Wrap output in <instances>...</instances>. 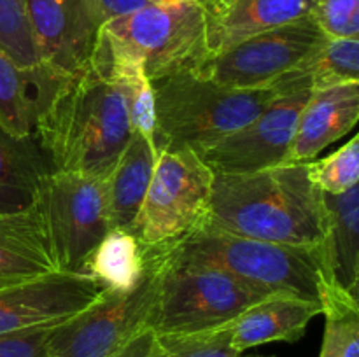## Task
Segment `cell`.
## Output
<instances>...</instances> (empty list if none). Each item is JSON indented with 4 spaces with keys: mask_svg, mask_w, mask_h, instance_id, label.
Returning a JSON list of instances; mask_svg holds the SVG:
<instances>
[{
    "mask_svg": "<svg viewBox=\"0 0 359 357\" xmlns=\"http://www.w3.org/2000/svg\"><path fill=\"white\" fill-rule=\"evenodd\" d=\"M325 37L312 16L302 18L245 38L219 55L207 56L198 72L228 88H270L321 44Z\"/></svg>",
    "mask_w": 359,
    "mask_h": 357,
    "instance_id": "11",
    "label": "cell"
},
{
    "mask_svg": "<svg viewBox=\"0 0 359 357\" xmlns=\"http://www.w3.org/2000/svg\"><path fill=\"white\" fill-rule=\"evenodd\" d=\"M318 0H200L209 56L249 37L311 16Z\"/></svg>",
    "mask_w": 359,
    "mask_h": 357,
    "instance_id": "14",
    "label": "cell"
},
{
    "mask_svg": "<svg viewBox=\"0 0 359 357\" xmlns=\"http://www.w3.org/2000/svg\"><path fill=\"white\" fill-rule=\"evenodd\" d=\"M60 272L39 202L0 214V279L30 280Z\"/></svg>",
    "mask_w": 359,
    "mask_h": 357,
    "instance_id": "16",
    "label": "cell"
},
{
    "mask_svg": "<svg viewBox=\"0 0 359 357\" xmlns=\"http://www.w3.org/2000/svg\"><path fill=\"white\" fill-rule=\"evenodd\" d=\"M149 248L130 230H109L88 255L83 273L105 290L128 293L146 275Z\"/></svg>",
    "mask_w": 359,
    "mask_h": 357,
    "instance_id": "20",
    "label": "cell"
},
{
    "mask_svg": "<svg viewBox=\"0 0 359 357\" xmlns=\"http://www.w3.org/2000/svg\"><path fill=\"white\" fill-rule=\"evenodd\" d=\"M311 93L277 94L276 100L248 125L195 153L212 174H252L283 164L293 140L298 114Z\"/></svg>",
    "mask_w": 359,
    "mask_h": 357,
    "instance_id": "12",
    "label": "cell"
},
{
    "mask_svg": "<svg viewBox=\"0 0 359 357\" xmlns=\"http://www.w3.org/2000/svg\"><path fill=\"white\" fill-rule=\"evenodd\" d=\"M160 357H238L231 346L230 326L195 335H156Z\"/></svg>",
    "mask_w": 359,
    "mask_h": 357,
    "instance_id": "28",
    "label": "cell"
},
{
    "mask_svg": "<svg viewBox=\"0 0 359 357\" xmlns=\"http://www.w3.org/2000/svg\"><path fill=\"white\" fill-rule=\"evenodd\" d=\"M102 35L116 51L144 63L151 80L198 70L207 59L205 13L198 0L153 6L105 21Z\"/></svg>",
    "mask_w": 359,
    "mask_h": 357,
    "instance_id": "5",
    "label": "cell"
},
{
    "mask_svg": "<svg viewBox=\"0 0 359 357\" xmlns=\"http://www.w3.org/2000/svg\"><path fill=\"white\" fill-rule=\"evenodd\" d=\"M325 336L319 357H359L358 298L340 284H332L321 296Z\"/></svg>",
    "mask_w": 359,
    "mask_h": 357,
    "instance_id": "24",
    "label": "cell"
},
{
    "mask_svg": "<svg viewBox=\"0 0 359 357\" xmlns=\"http://www.w3.org/2000/svg\"><path fill=\"white\" fill-rule=\"evenodd\" d=\"M156 255L160 259V287L151 318L154 335L214 331L270 296L266 290L219 270L167 265L158 252Z\"/></svg>",
    "mask_w": 359,
    "mask_h": 357,
    "instance_id": "6",
    "label": "cell"
},
{
    "mask_svg": "<svg viewBox=\"0 0 359 357\" xmlns=\"http://www.w3.org/2000/svg\"><path fill=\"white\" fill-rule=\"evenodd\" d=\"M34 112V76L21 70L0 49V128L14 139H28Z\"/></svg>",
    "mask_w": 359,
    "mask_h": 357,
    "instance_id": "25",
    "label": "cell"
},
{
    "mask_svg": "<svg viewBox=\"0 0 359 357\" xmlns=\"http://www.w3.org/2000/svg\"><path fill=\"white\" fill-rule=\"evenodd\" d=\"M0 49L25 72H39V56L23 0H0Z\"/></svg>",
    "mask_w": 359,
    "mask_h": 357,
    "instance_id": "26",
    "label": "cell"
},
{
    "mask_svg": "<svg viewBox=\"0 0 359 357\" xmlns=\"http://www.w3.org/2000/svg\"><path fill=\"white\" fill-rule=\"evenodd\" d=\"M238 357H242V354ZM248 357H273V356H248Z\"/></svg>",
    "mask_w": 359,
    "mask_h": 357,
    "instance_id": "35",
    "label": "cell"
},
{
    "mask_svg": "<svg viewBox=\"0 0 359 357\" xmlns=\"http://www.w3.org/2000/svg\"><path fill=\"white\" fill-rule=\"evenodd\" d=\"M307 174L312 184L325 195H344L359 181V136L318 161H309Z\"/></svg>",
    "mask_w": 359,
    "mask_h": 357,
    "instance_id": "27",
    "label": "cell"
},
{
    "mask_svg": "<svg viewBox=\"0 0 359 357\" xmlns=\"http://www.w3.org/2000/svg\"><path fill=\"white\" fill-rule=\"evenodd\" d=\"M97 51L104 59L109 77L118 86L125 100L132 132L144 136L154 146V133H156L154 90L144 69V63L133 56L112 49L102 31L97 42Z\"/></svg>",
    "mask_w": 359,
    "mask_h": 357,
    "instance_id": "23",
    "label": "cell"
},
{
    "mask_svg": "<svg viewBox=\"0 0 359 357\" xmlns=\"http://www.w3.org/2000/svg\"><path fill=\"white\" fill-rule=\"evenodd\" d=\"M53 328L55 326L2 335L0 357H46V342Z\"/></svg>",
    "mask_w": 359,
    "mask_h": 357,
    "instance_id": "30",
    "label": "cell"
},
{
    "mask_svg": "<svg viewBox=\"0 0 359 357\" xmlns=\"http://www.w3.org/2000/svg\"><path fill=\"white\" fill-rule=\"evenodd\" d=\"M91 2L98 7L105 21L123 16V14L133 13V10L142 9L144 6H147L144 0H91Z\"/></svg>",
    "mask_w": 359,
    "mask_h": 357,
    "instance_id": "32",
    "label": "cell"
},
{
    "mask_svg": "<svg viewBox=\"0 0 359 357\" xmlns=\"http://www.w3.org/2000/svg\"><path fill=\"white\" fill-rule=\"evenodd\" d=\"M214 174L191 147H161L132 233L147 248H163L202 227Z\"/></svg>",
    "mask_w": 359,
    "mask_h": 357,
    "instance_id": "7",
    "label": "cell"
},
{
    "mask_svg": "<svg viewBox=\"0 0 359 357\" xmlns=\"http://www.w3.org/2000/svg\"><path fill=\"white\" fill-rule=\"evenodd\" d=\"M167 265L212 268L270 294H286L321 304L333 275L326 241L283 245L221 231L195 230L175 244L154 248Z\"/></svg>",
    "mask_w": 359,
    "mask_h": 357,
    "instance_id": "3",
    "label": "cell"
},
{
    "mask_svg": "<svg viewBox=\"0 0 359 357\" xmlns=\"http://www.w3.org/2000/svg\"><path fill=\"white\" fill-rule=\"evenodd\" d=\"M198 2H200V0H198Z\"/></svg>",
    "mask_w": 359,
    "mask_h": 357,
    "instance_id": "36",
    "label": "cell"
},
{
    "mask_svg": "<svg viewBox=\"0 0 359 357\" xmlns=\"http://www.w3.org/2000/svg\"><path fill=\"white\" fill-rule=\"evenodd\" d=\"M48 172L34 136L14 139L0 128V214L30 206Z\"/></svg>",
    "mask_w": 359,
    "mask_h": 357,
    "instance_id": "21",
    "label": "cell"
},
{
    "mask_svg": "<svg viewBox=\"0 0 359 357\" xmlns=\"http://www.w3.org/2000/svg\"><path fill=\"white\" fill-rule=\"evenodd\" d=\"M325 195V192H323ZM328 210L326 251L335 280L353 296L359 289V188L344 195H325Z\"/></svg>",
    "mask_w": 359,
    "mask_h": 357,
    "instance_id": "22",
    "label": "cell"
},
{
    "mask_svg": "<svg viewBox=\"0 0 359 357\" xmlns=\"http://www.w3.org/2000/svg\"><path fill=\"white\" fill-rule=\"evenodd\" d=\"M359 119V80L312 91L298 114L284 163H309L346 136Z\"/></svg>",
    "mask_w": 359,
    "mask_h": 357,
    "instance_id": "15",
    "label": "cell"
},
{
    "mask_svg": "<svg viewBox=\"0 0 359 357\" xmlns=\"http://www.w3.org/2000/svg\"><path fill=\"white\" fill-rule=\"evenodd\" d=\"M330 38H359V0H318L311 13Z\"/></svg>",
    "mask_w": 359,
    "mask_h": 357,
    "instance_id": "29",
    "label": "cell"
},
{
    "mask_svg": "<svg viewBox=\"0 0 359 357\" xmlns=\"http://www.w3.org/2000/svg\"><path fill=\"white\" fill-rule=\"evenodd\" d=\"M146 4H153V6H170V4L186 2V0H144Z\"/></svg>",
    "mask_w": 359,
    "mask_h": 357,
    "instance_id": "33",
    "label": "cell"
},
{
    "mask_svg": "<svg viewBox=\"0 0 359 357\" xmlns=\"http://www.w3.org/2000/svg\"><path fill=\"white\" fill-rule=\"evenodd\" d=\"M37 202L60 272L83 273L88 255L109 223V177L48 172L39 186Z\"/></svg>",
    "mask_w": 359,
    "mask_h": 357,
    "instance_id": "9",
    "label": "cell"
},
{
    "mask_svg": "<svg viewBox=\"0 0 359 357\" xmlns=\"http://www.w3.org/2000/svg\"><path fill=\"white\" fill-rule=\"evenodd\" d=\"M154 146L133 133L109 175L111 230H132L156 164Z\"/></svg>",
    "mask_w": 359,
    "mask_h": 357,
    "instance_id": "18",
    "label": "cell"
},
{
    "mask_svg": "<svg viewBox=\"0 0 359 357\" xmlns=\"http://www.w3.org/2000/svg\"><path fill=\"white\" fill-rule=\"evenodd\" d=\"M154 90V150L214 144L262 114L277 98L270 88L238 90L214 83L198 70L151 80Z\"/></svg>",
    "mask_w": 359,
    "mask_h": 357,
    "instance_id": "4",
    "label": "cell"
},
{
    "mask_svg": "<svg viewBox=\"0 0 359 357\" xmlns=\"http://www.w3.org/2000/svg\"><path fill=\"white\" fill-rule=\"evenodd\" d=\"M21 282H23V280H21ZM11 284H16V280H2V279H0V289H2V287L11 286Z\"/></svg>",
    "mask_w": 359,
    "mask_h": 357,
    "instance_id": "34",
    "label": "cell"
},
{
    "mask_svg": "<svg viewBox=\"0 0 359 357\" xmlns=\"http://www.w3.org/2000/svg\"><path fill=\"white\" fill-rule=\"evenodd\" d=\"M132 135L125 100L97 48L83 69L35 100L32 136L51 172L107 178Z\"/></svg>",
    "mask_w": 359,
    "mask_h": 357,
    "instance_id": "1",
    "label": "cell"
},
{
    "mask_svg": "<svg viewBox=\"0 0 359 357\" xmlns=\"http://www.w3.org/2000/svg\"><path fill=\"white\" fill-rule=\"evenodd\" d=\"M23 6L39 56L37 98L90 62L105 20L91 0H23Z\"/></svg>",
    "mask_w": 359,
    "mask_h": 357,
    "instance_id": "10",
    "label": "cell"
},
{
    "mask_svg": "<svg viewBox=\"0 0 359 357\" xmlns=\"http://www.w3.org/2000/svg\"><path fill=\"white\" fill-rule=\"evenodd\" d=\"M161 349L160 342H158V336L154 335L151 329L144 331L142 335L137 336L135 340L128 343L126 346H123L119 352H116L111 357H160Z\"/></svg>",
    "mask_w": 359,
    "mask_h": 357,
    "instance_id": "31",
    "label": "cell"
},
{
    "mask_svg": "<svg viewBox=\"0 0 359 357\" xmlns=\"http://www.w3.org/2000/svg\"><path fill=\"white\" fill-rule=\"evenodd\" d=\"M104 287L86 273L56 272L0 289V336L62 324L90 307Z\"/></svg>",
    "mask_w": 359,
    "mask_h": 357,
    "instance_id": "13",
    "label": "cell"
},
{
    "mask_svg": "<svg viewBox=\"0 0 359 357\" xmlns=\"http://www.w3.org/2000/svg\"><path fill=\"white\" fill-rule=\"evenodd\" d=\"M359 80V38H323L294 69L272 84L277 94L316 91Z\"/></svg>",
    "mask_w": 359,
    "mask_h": 357,
    "instance_id": "19",
    "label": "cell"
},
{
    "mask_svg": "<svg viewBox=\"0 0 359 357\" xmlns=\"http://www.w3.org/2000/svg\"><path fill=\"white\" fill-rule=\"evenodd\" d=\"M321 304L286 294H270L230 322V342L238 354L272 342H298Z\"/></svg>",
    "mask_w": 359,
    "mask_h": 357,
    "instance_id": "17",
    "label": "cell"
},
{
    "mask_svg": "<svg viewBox=\"0 0 359 357\" xmlns=\"http://www.w3.org/2000/svg\"><path fill=\"white\" fill-rule=\"evenodd\" d=\"M221 231L283 245H321L328 237L325 195L311 182L307 163H283L252 174H214L205 220Z\"/></svg>",
    "mask_w": 359,
    "mask_h": 357,
    "instance_id": "2",
    "label": "cell"
},
{
    "mask_svg": "<svg viewBox=\"0 0 359 357\" xmlns=\"http://www.w3.org/2000/svg\"><path fill=\"white\" fill-rule=\"evenodd\" d=\"M160 287V259L149 248V266L128 293L105 290L90 304L56 324L46 342V357H111L151 329Z\"/></svg>",
    "mask_w": 359,
    "mask_h": 357,
    "instance_id": "8",
    "label": "cell"
}]
</instances>
